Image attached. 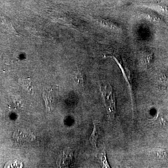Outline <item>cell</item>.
Masks as SVG:
<instances>
[{
	"label": "cell",
	"mask_w": 168,
	"mask_h": 168,
	"mask_svg": "<svg viewBox=\"0 0 168 168\" xmlns=\"http://www.w3.org/2000/svg\"><path fill=\"white\" fill-rule=\"evenodd\" d=\"M159 10L163 12L164 13L168 14V7L166 6H159L158 7Z\"/></svg>",
	"instance_id": "obj_10"
},
{
	"label": "cell",
	"mask_w": 168,
	"mask_h": 168,
	"mask_svg": "<svg viewBox=\"0 0 168 168\" xmlns=\"http://www.w3.org/2000/svg\"><path fill=\"white\" fill-rule=\"evenodd\" d=\"M43 98L46 102L47 108L49 111H51L52 109V97L50 96V94L44 92Z\"/></svg>",
	"instance_id": "obj_5"
},
{
	"label": "cell",
	"mask_w": 168,
	"mask_h": 168,
	"mask_svg": "<svg viewBox=\"0 0 168 168\" xmlns=\"http://www.w3.org/2000/svg\"><path fill=\"white\" fill-rule=\"evenodd\" d=\"M96 21L98 23H99V24L101 25L102 26L109 30H113V31H119L121 29V28L117 23H115L114 22L110 20L109 19L99 17L97 18Z\"/></svg>",
	"instance_id": "obj_2"
},
{
	"label": "cell",
	"mask_w": 168,
	"mask_h": 168,
	"mask_svg": "<svg viewBox=\"0 0 168 168\" xmlns=\"http://www.w3.org/2000/svg\"><path fill=\"white\" fill-rule=\"evenodd\" d=\"M100 156H101V161L103 167L105 168H110V165L107 160V155L105 151H103L100 154Z\"/></svg>",
	"instance_id": "obj_8"
},
{
	"label": "cell",
	"mask_w": 168,
	"mask_h": 168,
	"mask_svg": "<svg viewBox=\"0 0 168 168\" xmlns=\"http://www.w3.org/2000/svg\"><path fill=\"white\" fill-rule=\"evenodd\" d=\"M102 131L97 124L94 123L93 131L90 137V142L94 147H97L99 140L101 139Z\"/></svg>",
	"instance_id": "obj_3"
},
{
	"label": "cell",
	"mask_w": 168,
	"mask_h": 168,
	"mask_svg": "<svg viewBox=\"0 0 168 168\" xmlns=\"http://www.w3.org/2000/svg\"><path fill=\"white\" fill-rule=\"evenodd\" d=\"M153 59V53L146 52L144 53L143 60L146 66H149L152 62Z\"/></svg>",
	"instance_id": "obj_7"
},
{
	"label": "cell",
	"mask_w": 168,
	"mask_h": 168,
	"mask_svg": "<svg viewBox=\"0 0 168 168\" xmlns=\"http://www.w3.org/2000/svg\"><path fill=\"white\" fill-rule=\"evenodd\" d=\"M101 93L105 103L108 113L111 118L114 117L116 107L115 95L112 86L108 83H104L100 87Z\"/></svg>",
	"instance_id": "obj_1"
},
{
	"label": "cell",
	"mask_w": 168,
	"mask_h": 168,
	"mask_svg": "<svg viewBox=\"0 0 168 168\" xmlns=\"http://www.w3.org/2000/svg\"><path fill=\"white\" fill-rule=\"evenodd\" d=\"M73 79L74 83L78 87H83L84 83L83 75L79 70L75 71L73 75Z\"/></svg>",
	"instance_id": "obj_4"
},
{
	"label": "cell",
	"mask_w": 168,
	"mask_h": 168,
	"mask_svg": "<svg viewBox=\"0 0 168 168\" xmlns=\"http://www.w3.org/2000/svg\"><path fill=\"white\" fill-rule=\"evenodd\" d=\"M22 86L25 88V90H26L30 94L33 93V88L31 85V79L30 78H26L22 81Z\"/></svg>",
	"instance_id": "obj_6"
},
{
	"label": "cell",
	"mask_w": 168,
	"mask_h": 168,
	"mask_svg": "<svg viewBox=\"0 0 168 168\" xmlns=\"http://www.w3.org/2000/svg\"><path fill=\"white\" fill-rule=\"evenodd\" d=\"M146 17L148 18V19H149L150 20L152 21L153 22H158L159 20V19L158 18V17L155 16V15H151V14H149V15H146Z\"/></svg>",
	"instance_id": "obj_9"
}]
</instances>
